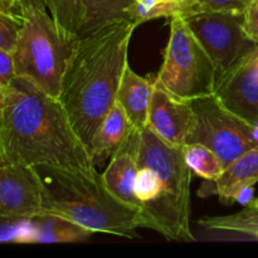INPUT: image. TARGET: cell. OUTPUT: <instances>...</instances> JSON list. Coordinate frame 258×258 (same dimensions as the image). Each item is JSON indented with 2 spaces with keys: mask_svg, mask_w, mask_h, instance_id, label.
I'll list each match as a JSON object with an SVG mask.
<instances>
[{
  "mask_svg": "<svg viewBox=\"0 0 258 258\" xmlns=\"http://www.w3.org/2000/svg\"><path fill=\"white\" fill-rule=\"evenodd\" d=\"M93 168L58 98L23 77L0 90V165Z\"/></svg>",
  "mask_w": 258,
  "mask_h": 258,
  "instance_id": "6da1fadb",
  "label": "cell"
},
{
  "mask_svg": "<svg viewBox=\"0 0 258 258\" xmlns=\"http://www.w3.org/2000/svg\"><path fill=\"white\" fill-rule=\"evenodd\" d=\"M135 25L118 20L77 38L58 100L90 153L101 122L116 101Z\"/></svg>",
  "mask_w": 258,
  "mask_h": 258,
  "instance_id": "7a4b0ae2",
  "label": "cell"
},
{
  "mask_svg": "<svg viewBox=\"0 0 258 258\" xmlns=\"http://www.w3.org/2000/svg\"><path fill=\"white\" fill-rule=\"evenodd\" d=\"M43 183L40 216L68 219L93 233L134 239L140 228L139 209L118 201L106 186L102 174L90 169L34 166ZM39 216V217H40Z\"/></svg>",
  "mask_w": 258,
  "mask_h": 258,
  "instance_id": "3957f363",
  "label": "cell"
},
{
  "mask_svg": "<svg viewBox=\"0 0 258 258\" xmlns=\"http://www.w3.org/2000/svg\"><path fill=\"white\" fill-rule=\"evenodd\" d=\"M139 166L154 169L161 183L159 198L140 209V228L153 229L168 241H196L189 224L191 170L183 148L165 143L146 126L141 130Z\"/></svg>",
  "mask_w": 258,
  "mask_h": 258,
  "instance_id": "277c9868",
  "label": "cell"
},
{
  "mask_svg": "<svg viewBox=\"0 0 258 258\" xmlns=\"http://www.w3.org/2000/svg\"><path fill=\"white\" fill-rule=\"evenodd\" d=\"M45 2L20 0L22 27L12 52L17 77L34 83L58 98L66 67L77 39H68L49 13Z\"/></svg>",
  "mask_w": 258,
  "mask_h": 258,
  "instance_id": "5b68a950",
  "label": "cell"
},
{
  "mask_svg": "<svg viewBox=\"0 0 258 258\" xmlns=\"http://www.w3.org/2000/svg\"><path fill=\"white\" fill-rule=\"evenodd\" d=\"M154 82L181 101L214 96L217 68L183 17L170 20L164 60Z\"/></svg>",
  "mask_w": 258,
  "mask_h": 258,
  "instance_id": "8992f818",
  "label": "cell"
},
{
  "mask_svg": "<svg viewBox=\"0 0 258 258\" xmlns=\"http://www.w3.org/2000/svg\"><path fill=\"white\" fill-rule=\"evenodd\" d=\"M190 103L196 120L188 144L206 145L221 159L224 169L257 146L252 125L227 110L214 96L197 98Z\"/></svg>",
  "mask_w": 258,
  "mask_h": 258,
  "instance_id": "52a82bcc",
  "label": "cell"
},
{
  "mask_svg": "<svg viewBox=\"0 0 258 258\" xmlns=\"http://www.w3.org/2000/svg\"><path fill=\"white\" fill-rule=\"evenodd\" d=\"M184 19L213 59L217 77L258 45L244 30V12L208 10Z\"/></svg>",
  "mask_w": 258,
  "mask_h": 258,
  "instance_id": "ba28073f",
  "label": "cell"
},
{
  "mask_svg": "<svg viewBox=\"0 0 258 258\" xmlns=\"http://www.w3.org/2000/svg\"><path fill=\"white\" fill-rule=\"evenodd\" d=\"M214 97L253 126L258 121V45L217 77Z\"/></svg>",
  "mask_w": 258,
  "mask_h": 258,
  "instance_id": "9c48e42d",
  "label": "cell"
},
{
  "mask_svg": "<svg viewBox=\"0 0 258 258\" xmlns=\"http://www.w3.org/2000/svg\"><path fill=\"white\" fill-rule=\"evenodd\" d=\"M43 207V183L34 166L0 165V219H32Z\"/></svg>",
  "mask_w": 258,
  "mask_h": 258,
  "instance_id": "30bf717a",
  "label": "cell"
},
{
  "mask_svg": "<svg viewBox=\"0 0 258 258\" xmlns=\"http://www.w3.org/2000/svg\"><path fill=\"white\" fill-rule=\"evenodd\" d=\"M154 85L148 126L165 143L183 148L188 144L196 120L191 103L173 97L155 82Z\"/></svg>",
  "mask_w": 258,
  "mask_h": 258,
  "instance_id": "8fae6325",
  "label": "cell"
},
{
  "mask_svg": "<svg viewBox=\"0 0 258 258\" xmlns=\"http://www.w3.org/2000/svg\"><path fill=\"white\" fill-rule=\"evenodd\" d=\"M141 130L131 127L123 143L111 156L103 180L108 190L127 206L134 207L140 212L141 204L134 193V181L139 170V150H140Z\"/></svg>",
  "mask_w": 258,
  "mask_h": 258,
  "instance_id": "7c38bea8",
  "label": "cell"
},
{
  "mask_svg": "<svg viewBox=\"0 0 258 258\" xmlns=\"http://www.w3.org/2000/svg\"><path fill=\"white\" fill-rule=\"evenodd\" d=\"M154 82L141 77L126 66L116 93V102L123 108L131 126L143 130L148 126V113Z\"/></svg>",
  "mask_w": 258,
  "mask_h": 258,
  "instance_id": "4fadbf2b",
  "label": "cell"
},
{
  "mask_svg": "<svg viewBox=\"0 0 258 258\" xmlns=\"http://www.w3.org/2000/svg\"><path fill=\"white\" fill-rule=\"evenodd\" d=\"M258 181V146L237 158L224 169L223 174L212 183L209 193L217 194L222 203L233 204L237 191L246 185H254Z\"/></svg>",
  "mask_w": 258,
  "mask_h": 258,
  "instance_id": "5bb4252c",
  "label": "cell"
},
{
  "mask_svg": "<svg viewBox=\"0 0 258 258\" xmlns=\"http://www.w3.org/2000/svg\"><path fill=\"white\" fill-rule=\"evenodd\" d=\"M131 123L123 108L115 101L100 127L97 128L90 149L93 165L102 164L113 155L131 130Z\"/></svg>",
  "mask_w": 258,
  "mask_h": 258,
  "instance_id": "9a60e30c",
  "label": "cell"
},
{
  "mask_svg": "<svg viewBox=\"0 0 258 258\" xmlns=\"http://www.w3.org/2000/svg\"><path fill=\"white\" fill-rule=\"evenodd\" d=\"M33 233L29 243H72L87 241L93 232L68 219L55 216L32 218Z\"/></svg>",
  "mask_w": 258,
  "mask_h": 258,
  "instance_id": "2e32d148",
  "label": "cell"
},
{
  "mask_svg": "<svg viewBox=\"0 0 258 258\" xmlns=\"http://www.w3.org/2000/svg\"><path fill=\"white\" fill-rule=\"evenodd\" d=\"M135 0H82L78 38L118 20L127 19V10Z\"/></svg>",
  "mask_w": 258,
  "mask_h": 258,
  "instance_id": "e0dca14e",
  "label": "cell"
},
{
  "mask_svg": "<svg viewBox=\"0 0 258 258\" xmlns=\"http://www.w3.org/2000/svg\"><path fill=\"white\" fill-rule=\"evenodd\" d=\"M190 14L188 0H135L127 10V19L139 27L159 18H185Z\"/></svg>",
  "mask_w": 258,
  "mask_h": 258,
  "instance_id": "ac0fdd59",
  "label": "cell"
},
{
  "mask_svg": "<svg viewBox=\"0 0 258 258\" xmlns=\"http://www.w3.org/2000/svg\"><path fill=\"white\" fill-rule=\"evenodd\" d=\"M198 224L208 231L228 232L258 239V211L251 206L229 216L204 217L199 219Z\"/></svg>",
  "mask_w": 258,
  "mask_h": 258,
  "instance_id": "d6986e66",
  "label": "cell"
},
{
  "mask_svg": "<svg viewBox=\"0 0 258 258\" xmlns=\"http://www.w3.org/2000/svg\"><path fill=\"white\" fill-rule=\"evenodd\" d=\"M183 153L190 170L206 181H216L223 174V163L206 145L198 143L186 144L183 146Z\"/></svg>",
  "mask_w": 258,
  "mask_h": 258,
  "instance_id": "ffe728a7",
  "label": "cell"
},
{
  "mask_svg": "<svg viewBox=\"0 0 258 258\" xmlns=\"http://www.w3.org/2000/svg\"><path fill=\"white\" fill-rule=\"evenodd\" d=\"M49 14L68 39H77L82 0H44Z\"/></svg>",
  "mask_w": 258,
  "mask_h": 258,
  "instance_id": "44dd1931",
  "label": "cell"
},
{
  "mask_svg": "<svg viewBox=\"0 0 258 258\" xmlns=\"http://www.w3.org/2000/svg\"><path fill=\"white\" fill-rule=\"evenodd\" d=\"M134 193L140 202L141 208L156 201L161 193V183L158 173L149 166H139L134 181Z\"/></svg>",
  "mask_w": 258,
  "mask_h": 258,
  "instance_id": "7402d4cb",
  "label": "cell"
},
{
  "mask_svg": "<svg viewBox=\"0 0 258 258\" xmlns=\"http://www.w3.org/2000/svg\"><path fill=\"white\" fill-rule=\"evenodd\" d=\"M22 27V15L17 12L0 10V48L13 52Z\"/></svg>",
  "mask_w": 258,
  "mask_h": 258,
  "instance_id": "603a6c76",
  "label": "cell"
},
{
  "mask_svg": "<svg viewBox=\"0 0 258 258\" xmlns=\"http://www.w3.org/2000/svg\"><path fill=\"white\" fill-rule=\"evenodd\" d=\"M188 2L190 4L191 14H196V13L208 12V10L244 12L251 0H188Z\"/></svg>",
  "mask_w": 258,
  "mask_h": 258,
  "instance_id": "cb8c5ba5",
  "label": "cell"
},
{
  "mask_svg": "<svg viewBox=\"0 0 258 258\" xmlns=\"http://www.w3.org/2000/svg\"><path fill=\"white\" fill-rule=\"evenodd\" d=\"M243 28L247 35L258 44V0H251L244 10Z\"/></svg>",
  "mask_w": 258,
  "mask_h": 258,
  "instance_id": "d4e9b609",
  "label": "cell"
},
{
  "mask_svg": "<svg viewBox=\"0 0 258 258\" xmlns=\"http://www.w3.org/2000/svg\"><path fill=\"white\" fill-rule=\"evenodd\" d=\"M15 77L17 75L12 52L0 48V88L9 85Z\"/></svg>",
  "mask_w": 258,
  "mask_h": 258,
  "instance_id": "484cf974",
  "label": "cell"
},
{
  "mask_svg": "<svg viewBox=\"0 0 258 258\" xmlns=\"http://www.w3.org/2000/svg\"><path fill=\"white\" fill-rule=\"evenodd\" d=\"M254 185L242 186L234 196V203H239L242 207H247L254 199Z\"/></svg>",
  "mask_w": 258,
  "mask_h": 258,
  "instance_id": "4316f807",
  "label": "cell"
},
{
  "mask_svg": "<svg viewBox=\"0 0 258 258\" xmlns=\"http://www.w3.org/2000/svg\"><path fill=\"white\" fill-rule=\"evenodd\" d=\"M0 2H3L4 4H7L8 7L12 8L13 10H19V7H20V0H0Z\"/></svg>",
  "mask_w": 258,
  "mask_h": 258,
  "instance_id": "83f0119b",
  "label": "cell"
},
{
  "mask_svg": "<svg viewBox=\"0 0 258 258\" xmlns=\"http://www.w3.org/2000/svg\"><path fill=\"white\" fill-rule=\"evenodd\" d=\"M252 138H253V140L256 141V144L258 146V121L254 123L253 126H252Z\"/></svg>",
  "mask_w": 258,
  "mask_h": 258,
  "instance_id": "f1b7e54d",
  "label": "cell"
},
{
  "mask_svg": "<svg viewBox=\"0 0 258 258\" xmlns=\"http://www.w3.org/2000/svg\"><path fill=\"white\" fill-rule=\"evenodd\" d=\"M0 10H8V12H15V10H13L12 8L8 7L7 4H4L3 2H0Z\"/></svg>",
  "mask_w": 258,
  "mask_h": 258,
  "instance_id": "f546056e",
  "label": "cell"
}]
</instances>
